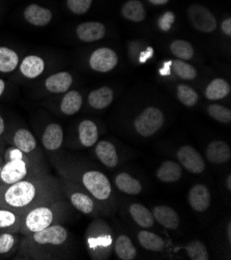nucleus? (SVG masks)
Wrapping results in <instances>:
<instances>
[{
	"mask_svg": "<svg viewBox=\"0 0 231 260\" xmlns=\"http://www.w3.org/2000/svg\"><path fill=\"white\" fill-rule=\"evenodd\" d=\"M115 185L118 190L129 195H138L142 191L140 181L127 173H119L115 177Z\"/></svg>",
	"mask_w": 231,
	"mask_h": 260,
	"instance_id": "cd10ccee",
	"label": "nucleus"
},
{
	"mask_svg": "<svg viewBox=\"0 0 231 260\" xmlns=\"http://www.w3.org/2000/svg\"><path fill=\"white\" fill-rule=\"evenodd\" d=\"M0 152H2V145H0Z\"/></svg>",
	"mask_w": 231,
	"mask_h": 260,
	"instance_id": "8fccbe9b",
	"label": "nucleus"
},
{
	"mask_svg": "<svg viewBox=\"0 0 231 260\" xmlns=\"http://www.w3.org/2000/svg\"><path fill=\"white\" fill-rule=\"evenodd\" d=\"M82 186L96 199L107 200L111 196L112 188L107 176L96 170H88L81 174Z\"/></svg>",
	"mask_w": 231,
	"mask_h": 260,
	"instance_id": "0eeeda50",
	"label": "nucleus"
},
{
	"mask_svg": "<svg viewBox=\"0 0 231 260\" xmlns=\"http://www.w3.org/2000/svg\"><path fill=\"white\" fill-rule=\"evenodd\" d=\"M23 215L0 206V231L19 232Z\"/></svg>",
	"mask_w": 231,
	"mask_h": 260,
	"instance_id": "a878e982",
	"label": "nucleus"
},
{
	"mask_svg": "<svg viewBox=\"0 0 231 260\" xmlns=\"http://www.w3.org/2000/svg\"><path fill=\"white\" fill-rule=\"evenodd\" d=\"M46 68L45 60L38 55H28L24 57L20 63V73L26 79H36L40 77Z\"/></svg>",
	"mask_w": 231,
	"mask_h": 260,
	"instance_id": "a211bd4d",
	"label": "nucleus"
},
{
	"mask_svg": "<svg viewBox=\"0 0 231 260\" xmlns=\"http://www.w3.org/2000/svg\"><path fill=\"white\" fill-rule=\"evenodd\" d=\"M6 129H7V125H6V121L3 117V115L0 114V140H4L6 137ZM2 145V143H0Z\"/></svg>",
	"mask_w": 231,
	"mask_h": 260,
	"instance_id": "37998d69",
	"label": "nucleus"
},
{
	"mask_svg": "<svg viewBox=\"0 0 231 260\" xmlns=\"http://www.w3.org/2000/svg\"><path fill=\"white\" fill-rule=\"evenodd\" d=\"M43 146L48 151L58 150L63 143V129L59 123H49L43 132Z\"/></svg>",
	"mask_w": 231,
	"mask_h": 260,
	"instance_id": "2eb2a0df",
	"label": "nucleus"
},
{
	"mask_svg": "<svg viewBox=\"0 0 231 260\" xmlns=\"http://www.w3.org/2000/svg\"><path fill=\"white\" fill-rule=\"evenodd\" d=\"M152 216L155 220L158 221L159 224L167 229L175 230L179 226V217L177 213L173 209H171L170 206H156L152 211Z\"/></svg>",
	"mask_w": 231,
	"mask_h": 260,
	"instance_id": "aec40b11",
	"label": "nucleus"
},
{
	"mask_svg": "<svg viewBox=\"0 0 231 260\" xmlns=\"http://www.w3.org/2000/svg\"><path fill=\"white\" fill-rule=\"evenodd\" d=\"M138 241L144 249L153 252L162 251L165 247V242L161 237L156 235V233L145 230L139 232Z\"/></svg>",
	"mask_w": 231,
	"mask_h": 260,
	"instance_id": "72a5a7b5",
	"label": "nucleus"
},
{
	"mask_svg": "<svg viewBox=\"0 0 231 260\" xmlns=\"http://www.w3.org/2000/svg\"><path fill=\"white\" fill-rule=\"evenodd\" d=\"M20 58L17 52L9 47L0 46V73H13L19 66Z\"/></svg>",
	"mask_w": 231,
	"mask_h": 260,
	"instance_id": "bb28decb",
	"label": "nucleus"
},
{
	"mask_svg": "<svg viewBox=\"0 0 231 260\" xmlns=\"http://www.w3.org/2000/svg\"><path fill=\"white\" fill-rule=\"evenodd\" d=\"M221 28H222V31H223L227 37H230V36H231V18H227V19H225V20L222 22Z\"/></svg>",
	"mask_w": 231,
	"mask_h": 260,
	"instance_id": "79ce46f5",
	"label": "nucleus"
},
{
	"mask_svg": "<svg viewBox=\"0 0 231 260\" xmlns=\"http://www.w3.org/2000/svg\"><path fill=\"white\" fill-rule=\"evenodd\" d=\"M164 122L165 116L159 108L147 107L136 117L134 126L142 137H150L159 131Z\"/></svg>",
	"mask_w": 231,
	"mask_h": 260,
	"instance_id": "423d86ee",
	"label": "nucleus"
},
{
	"mask_svg": "<svg viewBox=\"0 0 231 260\" xmlns=\"http://www.w3.org/2000/svg\"><path fill=\"white\" fill-rule=\"evenodd\" d=\"M6 88H7L6 81L4 79H2V78H0V98H2V95L5 93Z\"/></svg>",
	"mask_w": 231,
	"mask_h": 260,
	"instance_id": "a18cd8bd",
	"label": "nucleus"
},
{
	"mask_svg": "<svg viewBox=\"0 0 231 260\" xmlns=\"http://www.w3.org/2000/svg\"><path fill=\"white\" fill-rule=\"evenodd\" d=\"M130 214L134 221L142 228H150L155 224L152 213L142 204L133 203L130 206Z\"/></svg>",
	"mask_w": 231,
	"mask_h": 260,
	"instance_id": "2f4dec72",
	"label": "nucleus"
},
{
	"mask_svg": "<svg viewBox=\"0 0 231 260\" xmlns=\"http://www.w3.org/2000/svg\"><path fill=\"white\" fill-rule=\"evenodd\" d=\"M118 63V56L110 48H98L89 57L90 68L98 73H108Z\"/></svg>",
	"mask_w": 231,
	"mask_h": 260,
	"instance_id": "9b49d317",
	"label": "nucleus"
},
{
	"mask_svg": "<svg viewBox=\"0 0 231 260\" xmlns=\"http://www.w3.org/2000/svg\"><path fill=\"white\" fill-rule=\"evenodd\" d=\"M24 19L26 20L29 24L34 26H38V27H42V26L48 25L51 21H52L53 14L49 9L41 7L36 4H31L25 8L23 12Z\"/></svg>",
	"mask_w": 231,
	"mask_h": 260,
	"instance_id": "dca6fc26",
	"label": "nucleus"
},
{
	"mask_svg": "<svg viewBox=\"0 0 231 260\" xmlns=\"http://www.w3.org/2000/svg\"><path fill=\"white\" fill-rule=\"evenodd\" d=\"M227 237H228V240L231 241V226H230V223L227 226Z\"/></svg>",
	"mask_w": 231,
	"mask_h": 260,
	"instance_id": "de8ad7c7",
	"label": "nucleus"
},
{
	"mask_svg": "<svg viewBox=\"0 0 231 260\" xmlns=\"http://www.w3.org/2000/svg\"><path fill=\"white\" fill-rule=\"evenodd\" d=\"M70 233L61 224H54L43 230L24 236L20 242V256L31 259H51L68 243Z\"/></svg>",
	"mask_w": 231,
	"mask_h": 260,
	"instance_id": "f03ea898",
	"label": "nucleus"
},
{
	"mask_svg": "<svg viewBox=\"0 0 231 260\" xmlns=\"http://www.w3.org/2000/svg\"><path fill=\"white\" fill-rule=\"evenodd\" d=\"M3 157L5 163L0 172V185H11L24 178L47 172L43 161L28 157L13 145L5 150Z\"/></svg>",
	"mask_w": 231,
	"mask_h": 260,
	"instance_id": "7ed1b4c3",
	"label": "nucleus"
},
{
	"mask_svg": "<svg viewBox=\"0 0 231 260\" xmlns=\"http://www.w3.org/2000/svg\"><path fill=\"white\" fill-rule=\"evenodd\" d=\"M230 84L222 78L214 79L205 88V98L210 101L222 100L230 93Z\"/></svg>",
	"mask_w": 231,
	"mask_h": 260,
	"instance_id": "7c9ffc66",
	"label": "nucleus"
},
{
	"mask_svg": "<svg viewBox=\"0 0 231 260\" xmlns=\"http://www.w3.org/2000/svg\"><path fill=\"white\" fill-rule=\"evenodd\" d=\"M177 159L184 168L191 173L199 174L205 169V162L201 154L190 145H185L178 149Z\"/></svg>",
	"mask_w": 231,
	"mask_h": 260,
	"instance_id": "f8f14e48",
	"label": "nucleus"
},
{
	"mask_svg": "<svg viewBox=\"0 0 231 260\" xmlns=\"http://www.w3.org/2000/svg\"><path fill=\"white\" fill-rule=\"evenodd\" d=\"M4 157H3V154H2V152H0V172H2V169H3V166H4Z\"/></svg>",
	"mask_w": 231,
	"mask_h": 260,
	"instance_id": "09e8293b",
	"label": "nucleus"
},
{
	"mask_svg": "<svg viewBox=\"0 0 231 260\" xmlns=\"http://www.w3.org/2000/svg\"><path fill=\"white\" fill-rule=\"evenodd\" d=\"M73 84V76L69 72H58L49 76L45 80V88L55 94L69 91Z\"/></svg>",
	"mask_w": 231,
	"mask_h": 260,
	"instance_id": "f3484780",
	"label": "nucleus"
},
{
	"mask_svg": "<svg viewBox=\"0 0 231 260\" xmlns=\"http://www.w3.org/2000/svg\"><path fill=\"white\" fill-rule=\"evenodd\" d=\"M116 255L122 260H133L136 258L137 251L132 241L126 236H119L114 243Z\"/></svg>",
	"mask_w": 231,
	"mask_h": 260,
	"instance_id": "473e14b6",
	"label": "nucleus"
},
{
	"mask_svg": "<svg viewBox=\"0 0 231 260\" xmlns=\"http://www.w3.org/2000/svg\"><path fill=\"white\" fill-rule=\"evenodd\" d=\"M110 232V228L106 224H91L87 231V245L90 252H93L94 257H103L108 253L110 254L113 243Z\"/></svg>",
	"mask_w": 231,
	"mask_h": 260,
	"instance_id": "39448f33",
	"label": "nucleus"
},
{
	"mask_svg": "<svg viewBox=\"0 0 231 260\" xmlns=\"http://www.w3.org/2000/svg\"><path fill=\"white\" fill-rule=\"evenodd\" d=\"M76 35L84 43L96 42L105 37L106 27L103 23L88 21L78 25V27L76 28Z\"/></svg>",
	"mask_w": 231,
	"mask_h": 260,
	"instance_id": "ddd939ff",
	"label": "nucleus"
},
{
	"mask_svg": "<svg viewBox=\"0 0 231 260\" xmlns=\"http://www.w3.org/2000/svg\"><path fill=\"white\" fill-rule=\"evenodd\" d=\"M226 187L228 189V191H231V176L228 175L227 176V180H226Z\"/></svg>",
	"mask_w": 231,
	"mask_h": 260,
	"instance_id": "49530a36",
	"label": "nucleus"
},
{
	"mask_svg": "<svg viewBox=\"0 0 231 260\" xmlns=\"http://www.w3.org/2000/svg\"><path fill=\"white\" fill-rule=\"evenodd\" d=\"M67 209L68 206L63 199L34 207L23 215L19 233L28 236L54 224H61Z\"/></svg>",
	"mask_w": 231,
	"mask_h": 260,
	"instance_id": "20e7f679",
	"label": "nucleus"
},
{
	"mask_svg": "<svg viewBox=\"0 0 231 260\" xmlns=\"http://www.w3.org/2000/svg\"><path fill=\"white\" fill-rule=\"evenodd\" d=\"M11 143L28 157L42 161V153L39 150L38 142L29 129L19 127L12 134Z\"/></svg>",
	"mask_w": 231,
	"mask_h": 260,
	"instance_id": "9d476101",
	"label": "nucleus"
},
{
	"mask_svg": "<svg viewBox=\"0 0 231 260\" xmlns=\"http://www.w3.org/2000/svg\"><path fill=\"white\" fill-rule=\"evenodd\" d=\"M92 5V0H67L68 9L76 15L87 13Z\"/></svg>",
	"mask_w": 231,
	"mask_h": 260,
	"instance_id": "ea45409f",
	"label": "nucleus"
},
{
	"mask_svg": "<svg viewBox=\"0 0 231 260\" xmlns=\"http://www.w3.org/2000/svg\"><path fill=\"white\" fill-rule=\"evenodd\" d=\"M82 95L77 90L67 91L59 104V110L64 115H74L78 113L82 107Z\"/></svg>",
	"mask_w": 231,
	"mask_h": 260,
	"instance_id": "5701e85b",
	"label": "nucleus"
},
{
	"mask_svg": "<svg viewBox=\"0 0 231 260\" xmlns=\"http://www.w3.org/2000/svg\"><path fill=\"white\" fill-rule=\"evenodd\" d=\"M188 18L193 27L204 34L214 32L217 28V19L214 14L202 5H192L188 9Z\"/></svg>",
	"mask_w": 231,
	"mask_h": 260,
	"instance_id": "6e6552de",
	"label": "nucleus"
},
{
	"mask_svg": "<svg viewBox=\"0 0 231 260\" xmlns=\"http://www.w3.org/2000/svg\"><path fill=\"white\" fill-rule=\"evenodd\" d=\"M78 137L80 143L85 147H91L97 142L98 129L96 124L90 119H84L79 123Z\"/></svg>",
	"mask_w": 231,
	"mask_h": 260,
	"instance_id": "b1692460",
	"label": "nucleus"
},
{
	"mask_svg": "<svg viewBox=\"0 0 231 260\" xmlns=\"http://www.w3.org/2000/svg\"><path fill=\"white\" fill-rule=\"evenodd\" d=\"M121 15L126 20L132 22H142L145 19L146 11L140 0H129L121 9Z\"/></svg>",
	"mask_w": 231,
	"mask_h": 260,
	"instance_id": "c85d7f7f",
	"label": "nucleus"
},
{
	"mask_svg": "<svg viewBox=\"0 0 231 260\" xmlns=\"http://www.w3.org/2000/svg\"><path fill=\"white\" fill-rule=\"evenodd\" d=\"M63 199L60 180L47 172L0 185V206L24 215L36 206Z\"/></svg>",
	"mask_w": 231,
	"mask_h": 260,
	"instance_id": "f257e3e1",
	"label": "nucleus"
},
{
	"mask_svg": "<svg viewBox=\"0 0 231 260\" xmlns=\"http://www.w3.org/2000/svg\"><path fill=\"white\" fill-rule=\"evenodd\" d=\"M95 153L98 160L109 168H114L118 164V155L115 146L109 142L103 140L96 144Z\"/></svg>",
	"mask_w": 231,
	"mask_h": 260,
	"instance_id": "412c9836",
	"label": "nucleus"
},
{
	"mask_svg": "<svg viewBox=\"0 0 231 260\" xmlns=\"http://www.w3.org/2000/svg\"><path fill=\"white\" fill-rule=\"evenodd\" d=\"M60 183L63 193L69 197L70 202L77 211L85 215L91 214L93 212L94 203L92 198L86 193L77 189L73 180L63 177V179L60 180Z\"/></svg>",
	"mask_w": 231,
	"mask_h": 260,
	"instance_id": "1a4fd4ad",
	"label": "nucleus"
},
{
	"mask_svg": "<svg viewBox=\"0 0 231 260\" xmlns=\"http://www.w3.org/2000/svg\"><path fill=\"white\" fill-rule=\"evenodd\" d=\"M113 98V90L108 86H103L88 94V104L93 109H105L112 103Z\"/></svg>",
	"mask_w": 231,
	"mask_h": 260,
	"instance_id": "4be33fe9",
	"label": "nucleus"
},
{
	"mask_svg": "<svg viewBox=\"0 0 231 260\" xmlns=\"http://www.w3.org/2000/svg\"><path fill=\"white\" fill-rule=\"evenodd\" d=\"M171 53L182 60H190L194 56V48L191 43L185 40H175L170 45Z\"/></svg>",
	"mask_w": 231,
	"mask_h": 260,
	"instance_id": "f704fd0d",
	"label": "nucleus"
},
{
	"mask_svg": "<svg viewBox=\"0 0 231 260\" xmlns=\"http://www.w3.org/2000/svg\"><path fill=\"white\" fill-rule=\"evenodd\" d=\"M173 71L178 78L184 80H194L197 77L196 69L182 59L173 61Z\"/></svg>",
	"mask_w": 231,
	"mask_h": 260,
	"instance_id": "e433bc0d",
	"label": "nucleus"
},
{
	"mask_svg": "<svg viewBox=\"0 0 231 260\" xmlns=\"http://www.w3.org/2000/svg\"><path fill=\"white\" fill-rule=\"evenodd\" d=\"M176 95L179 102L187 107L195 106L199 100V95L196 90L187 84H179L177 86Z\"/></svg>",
	"mask_w": 231,
	"mask_h": 260,
	"instance_id": "c9c22d12",
	"label": "nucleus"
},
{
	"mask_svg": "<svg viewBox=\"0 0 231 260\" xmlns=\"http://www.w3.org/2000/svg\"><path fill=\"white\" fill-rule=\"evenodd\" d=\"M148 2L153 6H164L168 4L169 0H148Z\"/></svg>",
	"mask_w": 231,
	"mask_h": 260,
	"instance_id": "c03bdc74",
	"label": "nucleus"
},
{
	"mask_svg": "<svg viewBox=\"0 0 231 260\" xmlns=\"http://www.w3.org/2000/svg\"><path fill=\"white\" fill-rule=\"evenodd\" d=\"M186 251L188 256L192 260H209L210 259V255L207 247L199 241L190 242L186 246Z\"/></svg>",
	"mask_w": 231,
	"mask_h": 260,
	"instance_id": "4c0bfd02",
	"label": "nucleus"
},
{
	"mask_svg": "<svg viewBox=\"0 0 231 260\" xmlns=\"http://www.w3.org/2000/svg\"><path fill=\"white\" fill-rule=\"evenodd\" d=\"M189 203L192 209L198 213H202L209 210L211 206V192L209 188L204 185L197 184L190 189Z\"/></svg>",
	"mask_w": 231,
	"mask_h": 260,
	"instance_id": "4468645a",
	"label": "nucleus"
},
{
	"mask_svg": "<svg viewBox=\"0 0 231 260\" xmlns=\"http://www.w3.org/2000/svg\"><path fill=\"white\" fill-rule=\"evenodd\" d=\"M208 112L215 120L222 123H229L231 121L230 109L219 105V104H212L208 107Z\"/></svg>",
	"mask_w": 231,
	"mask_h": 260,
	"instance_id": "58836bf2",
	"label": "nucleus"
},
{
	"mask_svg": "<svg viewBox=\"0 0 231 260\" xmlns=\"http://www.w3.org/2000/svg\"><path fill=\"white\" fill-rule=\"evenodd\" d=\"M183 176V169L174 161L164 162L157 170V177L163 183H175Z\"/></svg>",
	"mask_w": 231,
	"mask_h": 260,
	"instance_id": "393cba45",
	"label": "nucleus"
},
{
	"mask_svg": "<svg viewBox=\"0 0 231 260\" xmlns=\"http://www.w3.org/2000/svg\"><path fill=\"white\" fill-rule=\"evenodd\" d=\"M205 157L214 164H224L231 158V150L228 144L221 140L211 142L205 151Z\"/></svg>",
	"mask_w": 231,
	"mask_h": 260,
	"instance_id": "6ab92c4d",
	"label": "nucleus"
},
{
	"mask_svg": "<svg viewBox=\"0 0 231 260\" xmlns=\"http://www.w3.org/2000/svg\"><path fill=\"white\" fill-rule=\"evenodd\" d=\"M19 232L0 231V257L11 255L19 248Z\"/></svg>",
	"mask_w": 231,
	"mask_h": 260,
	"instance_id": "c756f323",
	"label": "nucleus"
},
{
	"mask_svg": "<svg viewBox=\"0 0 231 260\" xmlns=\"http://www.w3.org/2000/svg\"><path fill=\"white\" fill-rule=\"evenodd\" d=\"M175 21V15L173 12L168 11L165 12L158 20V27L162 30V31H169L172 27V25Z\"/></svg>",
	"mask_w": 231,
	"mask_h": 260,
	"instance_id": "a19ab883",
	"label": "nucleus"
}]
</instances>
